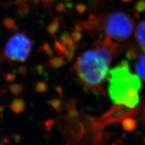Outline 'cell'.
<instances>
[{"instance_id": "6da1fadb", "label": "cell", "mask_w": 145, "mask_h": 145, "mask_svg": "<svg viewBox=\"0 0 145 145\" xmlns=\"http://www.w3.org/2000/svg\"><path fill=\"white\" fill-rule=\"evenodd\" d=\"M119 46L107 37L96 40L93 48L79 56L74 70L84 87L96 94L104 93L103 85L108 79L110 67Z\"/></svg>"}, {"instance_id": "7a4b0ae2", "label": "cell", "mask_w": 145, "mask_h": 145, "mask_svg": "<svg viewBox=\"0 0 145 145\" xmlns=\"http://www.w3.org/2000/svg\"><path fill=\"white\" fill-rule=\"evenodd\" d=\"M108 80V94L113 102L131 109L137 106L142 83L140 77L131 71L128 61H122L111 69Z\"/></svg>"}, {"instance_id": "3957f363", "label": "cell", "mask_w": 145, "mask_h": 145, "mask_svg": "<svg viewBox=\"0 0 145 145\" xmlns=\"http://www.w3.org/2000/svg\"><path fill=\"white\" fill-rule=\"evenodd\" d=\"M99 30L102 29L105 37L114 41H123L133 33L134 22L126 13L114 12L109 13L102 21L98 19Z\"/></svg>"}, {"instance_id": "277c9868", "label": "cell", "mask_w": 145, "mask_h": 145, "mask_svg": "<svg viewBox=\"0 0 145 145\" xmlns=\"http://www.w3.org/2000/svg\"><path fill=\"white\" fill-rule=\"evenodd\" d=\"M32 50V42L26 35L18 32L11 36L4 46V59L12 62H24Z\"/></svg>"}, {"instance_id": "5b68a950", "label": "cell", "mask_w": 145, "mask_h": 145, "mask_svg": "<svg viewBox=\"0 0 145 145\" xmlns=\"http://www.w3.org/2000/svg\"><path fill=\"white\" fill-rule=\"evenodd\" d=\"M61 126L65 137L72 144H77L82 137L85 126L82 122L78 118H71L68 116V119L63 117L60 120Z\"/></svg>"}, {"instance_id": "8992f818", "label": "cell", "mask_w": 145, "mask_h": 145, "mask_svg": "<svg viewBox=\"0 0 145 145\" xmlns=\"http://www.w3.org/2000/svg\"><path fill=\"white\" fill-rule=\"evenodd\" d=\"M127 56L134 61V67L137 74L140 79L145 81V52L139 53L134 49H131L127 53Z\"/></svg>"}, {"instance_id": "52a82bcc", "label": "cell", "mask_w": 145, "mask_h": 145, "mask_svg": "<svg viewBox=\"0 0 145 145\" xmlns=\"http://www.w3.org/2000/svg\"><path fill=\"white\" fill-rule=\"evenodd\" d=\"M135 38L140 48L145 52V20L140 22L136 27Z\"/></svg>"}, {"instance_id": "ba28073f", "label": "cell", "mask_w": 145, "mask_h": 145, "mask_svg": "<svg viewBox=\"0 0 145 145\" xmlns=\"http://www.w3.org/2000/svg\"><path fill=\"white\" fill-rule=\"evenodd\" d=\"M25 105L23 99L21 98L15 99L10 105L11 110L15 114H20L25 110Z\"/></svg>"}, {"instance_id": "9c48e42d", "label": "cell", "mask_w": 145, "mask_h": 145, "mask_svg": "<svg viewBox=\"0 0 145 145\" xmlns=\"http://www.w3.org/2000/svg\"><path fill=\"white\" fill-rule=\"evenodd\" d=\"M66 63V61L63 56L56 57L50 59L49 61V65L52 68L57 69L64 65Z\"/></svg>"}, {"instance_id": "30bf717a", "label": "cell", "mask_w": 145, "mask_h": 145, "mask_svg": "<svg viewBox=\"0 0 145 145\" xmlns=\"http://www.w3.org/2000/svg\"><path fill=\"white\" fill-rule=\"evenodd\" d=\"M59 26L60 23L59 21V19L57 18H55L51 23L48 25L47 27V30L50 34L54 36L59 29Z\"/></svg>"}, {"instance_id": "8fae6325", "label": "cell", "mask_w": 145, "mask_h": 145, "mask_svg": "<svg viewBox=\"0 0 145 145\" xmlns=\"http://www.w3.org/2000/svg\"><path fill=\"white\" fill-rule=\"evenodd\" d=\"M30 12V6L27 3L19 4L17 8V13L20 16H24Z\"/></svg>"}, {"instance_id": "7c38bea8", "label": "cell", "mask_w": 145, "mask_h": 145, "mask_svg": "<svg viewBox=\"0 0 145 145\" xmlns=\"http://www.w3.org/2000/svg\"><path fill=\"white\" fill-rule=\"evenodd\" d=\"M3 25L8 30H15L17 29V25L15 21L11 18H6L3 21Z\"/></svg>"}, {"instance_id": "4fadbf2b", "label": "cell", "mask_w": 145, "mask_h": 145, "mask_svg": "<svg viewBox=\"0 0 145 145\" xmlns=\"http://www.w3.org/2000/svg\"><path fill=\"white\" fill-rule=\"evenodd\" d=\"M82 27L79 25H77L75 27L74 31H72L71 36L74 40V42H79L82 38Z\"/></svg>"}, {"instance_id": "5bb4252c", "label": "cell", "mask_w": 145, "mask_h": 145, "mask_svg": "<svg viewBox=\"0 0 145 145\" xmlns=\"http://www.w3.org/2000/svg\"><path fill=\"white\" fill-rule=\"evenodd\" d=\"M24 86L21 84H13L9 86V90L13 95H18L23 91Z\"/></svg>"}, {"instance_id": "9a60e30c", "label": "cell", "mask_w": 145, "mask_h": 145, "mask_svg": "<svg viewBox=\"0 0 145 145\" xmlns=\"http://www.w3.org/2000/svg\"><path fill=\"white\" fill-rule=\"evenodd\" d=\"M48 102V103L49 105L52 106L54 110H55L56 111L59 112L62 110V103L59 99H54L50 100V101H49Z\"/></svg>"}, {"instance_id": "2e32d148", "label": "cell", "mask_w": 145, "mask_h": 145, "mask_svg": "<svg viewBox=\"0 0 145 145\" xmlns=\"http://www.w3.org/2000/svg\"><path fill=\"white\" fill-rule=\"evenodd\" d=\"M47 85L43 82H38L35 86V90L38 93H45L47 90Z\"/></svg>"}, {"instance_id": "e0dca14e", "label": "cell", "mask_w": 145, "mask_h": 145, "mask_svg": "<svg viewBox=\"0 0 145 145\" xmlns=\"http://www.w3.org/2000/svg\"><path fill=\"white\" fill-rule=\"evenodd\" d=\"M76 10L79 13L82 15L85 12L86 10H87V7H86L85 4L82 3H80L77 4V6H76Z\"/></svg>"}, {"instance_id": "ac0fdd59", "label": "cell", "mask_w": 145, "mask_h": 145, "mask_svg": "<svg viewBox=\"0 0 145 145\" xmlns=\"http://www.w3.org/2000/svg\"><path fill=\"white\" fill-rule=\"evenodd\" d=\"M43 50L49 56H52L53 54V50L52 49V48L50 46L49 44L45 42L44 45H43Z\"/></svg>"}, {"instance_id": "d6986e66", "label": "cell", "mask_w": 145, "mask_h": 145, "mask_svg": "<svg viewBox=\"0 0 145 145\" xmlns=\"http://www.w3.org/2000/svg\"><path fill=\"white\" fill-rule=\"evenodd\" d=\"M56 10L59 12H67V6L62 3H58L56 6Z\"/></svg>"}, {"instance_id": "ffe728a7", "label": "cell", "mask_w": 145, "mask_h": 145, "mask_svg": "<svg viewBox=\"0 0 145 145\" xmlns=\"http://www.w3.org/2000/svg\"><path fill=\"white\" fill-rule=\"evenodd\" d=\"M27 1H29V0H14V4L16 5H19V4H22V3H27Z\"/></svg>"}, {"instance_id": "44dd1931", "label": "cell", "mask_w": 145, "mask_h": 145, "mask_svg": "<svg viewBox=\"0 0 145 145\" xmlns=\"http://www.w3.org/2000/svg\"><path fill=\"white\" fill-rule=\"evenodd\" d=\"M15 78V76L14 74H9L6 77V79L8 81H12L13 80H14Z\"/></svg>"}, {"instance_id": "7402d4cb", "label": "cell", "mask_w": 145, "mask_h": 145, "mask_svg": "<svg viewBox=\"0 0 145 145\" xmlns=\"http://www.w3.org/2000/svg\"><path fill=\"white\" fill-rule=\"evenodd\" d=\"M35 1H39V0H35ZM42 1H45V0H42Z\"/></svg>"}, {"instance_id": "603a6c76", "label": "cell", "mask_w": 145, "mask_h": 145, "mask_svg": "<svg viewBox=\"0 0 145 145\" xmlns=\"http://www.w3.org/2000/svg\"><path fill=\"white\" fill-rule=\"evenodd\" d=\"M0 145H4V144H1V143H0Z\"/></svg>"}, {"instance_id": "cb8c5ba5", "label": "cell", "mask_w": 145, "mask_h": 145, "mask_svg": "<svg viewBox=\"0 0 145 145\" xmlns=\"http://www.w3.org/2000/svg\"><path fill=\"white\" fill-rule=\"evenodd\" d=\"M0 62H1V59H0Z\"/></svg>"}, {"instance_id": "d4e9b609", "label": "cell", "mask_w": 145, "mask_h": 145, "mask_svg": "<svg viewBox=\"0 0 145 145\" xmlns=\"http://www.w3.org/2000/svg\"><path fill=\"white\" fill-rule=\"evenodd\" d=\"M65 1H68V0H65Z\"/></svg>"}]
</instances>
